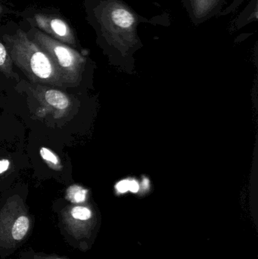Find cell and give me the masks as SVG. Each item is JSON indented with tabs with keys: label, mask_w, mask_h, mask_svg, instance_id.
Segmentation results:
<instances>
[{
	"label": "cell",
	"mask_w": 258,
	"mask_h": 259,
	"mask_svg": "<svg viewBox=\"0 0 258 259\" xmlns=\"http://www.w3.org/2000/svg\"><path fill=\"white\" fill-rule=\"evenodd\" d=\"M33 23L50 37L68 46L76 45V38L69 24L54 15L36 14L33 18Z\"/></svg>",
	"instance_id": "obj_7"
},
{
	"label": "cell",
	"mask_w": 258,
	"mask_h": 259,
	"mask_svg": "<svg viewBox=\"0 0 258 259\" xmlns=\"http://www.w3.org/2000/svg\"><path fill=\"white\" fill-rule=\"evenodd\" d=\"M36 259H62V258H59V257H56V256H46V257L39 256V257H37V258H36Z\"/></svg>",
	"instance_id": "obj_15"
},
{
	"label": "cell",
	"mask_w": 258,
	"mask_h": 259,
	"mask_svg": "<svg viewBox=\"0 0 258 259\" xmlns=\"http://www.w3.org/2000/svg\"><path fill=\"white\" fill-rule=\"evenodd\" d=\"M96 18L108 40L119 47H127L136 42L137 18L121 2H103L97 9Z\"/></svg>",
	"instance_id": "obj_2"
},
{
	"label": "cell",
	"mask_w": 258,
	"mask_h": 259,
	"mask_svg": "<svg viewBox=\"0 0 258 259\" xmlns=\"http://www.w3.org/2000/svg\"><path fill=\"white\" fill-rule=\"evenodd\" d=\"M62 219L68 232L77 239L90 238L96 231V222L89 207H67L62 212Z\"/></svg>",
	"instance_id": "obj_5"
},
{
	"label": "cell",
	"mask_w": 258,
	"mask_h": 259,
	"mask_svg": "<svg viewBox=\"0 0 258 259\" xmlns=\"http://www.w3.org/2000/svg\"><path fill=\"white\" fill-rule=\"evenodd\" d=\"M2 11H3V9H2L1 5H0V15H1Z\"/></svg>",
	"instance_id": "obj_16"
},
{
	"label": "cell",
	"mask_w": 258,
	"mask_h": 259,
	"mask_svg": "<svg viewBox=\"0 0 258 259\" xmlns=\"http://www.w3.org/2000/svg\"><path fill=\"white\" fill-rule=\"evenodd\" d=\"M0 72L6 77L15 78L16 74L13 71V62L6 46L0 41Z\"/></svg>",
	"instance_id": "obj_9"
},
{
	"label": "cell",
	"mask_w": 258,
	"mask_h": 259,
	"mask_svg": "<svg viewBox=\"0 0 258 259\" xmlns=\"http://www.w3.org/2000/svg\"><path fill=\"white\" fill-rule=\"evenodd\" d=\"M30 216L22 199L14 196L0 211V243L13 245L23 241L30 231Z\"/></svg>",
	"instance_id": "obj_4"
},
{
	"label": "cell",
	"mask_w": 258,
	"mask_h": 259,
	"mask_svg": "<svg viewBox=\"0 0 258 259\" xmlns=\"http://www.w3.org/2000/svg\"><path fill=\"white\" fill-rule=\"evenodd\" d=\"M31 94L40 103L44 112L51 113L55 118L67 116L72 107V102L68 94L55 88L37 84L30 88Z\"/></svg>",
	"instance_id": "obj_6"
},
{
	"label": "cell",
	"mask_w": 258,
	"mask_h": 259,
	"mask_svg": "<svg viewBox=\"0 0 258 259\" xmlns=\"http://www.w3.org/2000/svg\"><path fill=\"white\" fill-rule=\"evenodd\" d=\"M221 0H191L192 12L197 18H203L210 15Z\"/></svg>",
	"instance_id": "obj_8"
},
{
	"label": "cell",
	"mask_w": 258,
	"mask_h": 259,
	"mask_svg": "<svg viewBox=\"0 0 258 259\" xmlns=\"http://www.w3.org/2000/svg\"><path fill=\"white\" fill-rule=\"evenodd\" d=\"M3 41L15 64L34 83L53 87L65 86L49 56L19 29L13 35H5Z\"/></svg>",
	"instance_id": "obj_1"
},
{
	"label": "cell",
	"mask_w": 258,
	"mask_h": 259,
	"mask_svg": "<svg viewBox=\"0 0 258 259\" xmlns=\"http://www.w3.org/2000/svg\"><path fill=\"white\" fill-rule=\"evenodd\" d=\"M41 157L50 168L60 171L62 170V164L60 158L51 149L46 147H41L39 150Z\"/></svg>",
	"instance_id": "obj_10"
},
{
	"label": "cell",
	"mask_w": 258,
	"mask_h": 259,
	"mask_svg": "<svg viewBox=\"0 0 258 259\" xmlns=\"http://www.w3.org/2000/svg\"><path fill=\"white\" fill-rule=\"evenodd\" d=\"M87 190L80 186L73 185L67 190L66 198L73 203H83L86 201Z\"/></svg>",
	"instance_id": "obj_11"
},
{
	"label": "cell",
	"mask_w": 258,
	"mask_h": 259,
	"mask_svg": "<svg viewBox=\"0 0 258 259\" xmlns=\"http://www.w3.org/2000/svg\"><path fill=\"white\" fill-rule=\"evenodd\" d=\"M139 184L136 181H134V180L130 181V187H129L130 191H131L132 193H137L139 191Z\"/></svg>",
	"instance_id": "obj_14"
},
{
	"label": "cell",
	"mask_w": 258,
	"mask_h": 259,
	"mask_svg": "<svg viewBox=\"0 0 258 259\" xmlns=\"http://www.w3.org/2000/svg\"><path fill=\"white\" fill-rule=\"evenodd\" d=\"M29 33H31L32 40L49 56L65 85L79 81L85 64V59L80 53L39 29L32 28Z\"/></svg>",
	"instance_id": "obj_3"
},
{
	"label": "cell",
	"mask_w": 258,
	"mask_h": 259,
	"mask_svg": "<svg viewBox=\"0 0 258 259\" xmlns=\"http://www.w3.org/2000/svg\"><path fill=\"white\" fill-rule=\"evenodd\" d=\"M10 163L9 160L3 159L0 161V174L4 173L5 171L9 169Z\"/></svg>",
	"instance_id": "obj_13"
},
{
	"label": "cell",
	"mask_w": 258,
	"mask_h": 259,
	"mask_svg": "<svg viewBox=\"0 0 258 259\" xmlns=\"http://www.w3.org/2000/svg\"><path fill=\"white\" fill-rule=\"evenodd\" d=\"M129 187H130V181L128 180L120 181L116 185L117 190L121 193H124L128 191Z\"/></svg>",
	"instance_id": "obj_12"
}]
</instances>
